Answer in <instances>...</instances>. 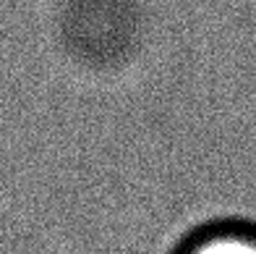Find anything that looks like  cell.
<instances>
[{
	"instance_id": "obj_1",
	"label": "cell",
	"mask_w": 256,
	"mask_h": 254,
	"mask_svg": "<svg viewBox=\"0 0 256 254\" xmlns=\"http://www.w3.org/2000/svg\"><path fill=\"white\" fill-rule=\"evenodd\" d=\"M172 254H256V220H212L191 230Z\"/></svg>"
}]
</instances>
